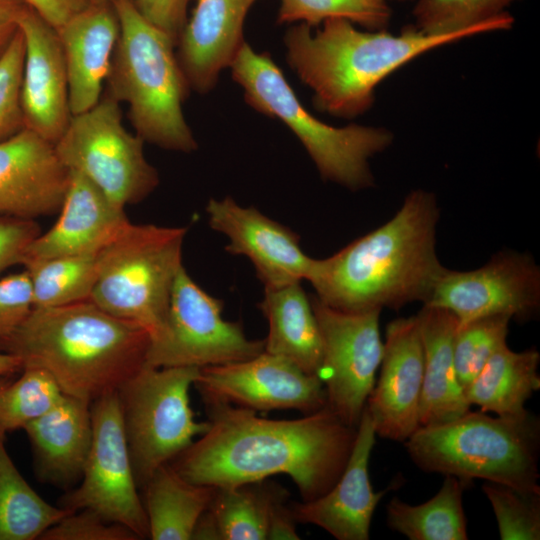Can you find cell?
<instances>
[{
	"instance_id": "6da1fadb",
	"label": "cell",
	"mask_w": 540,
	"mask_h": 540,
	"mask_svg": "<svg viewBox=\"0 0 540 540\" xmlns=\"http://www.w3.org/2000/svg\"><path fill=\"white\" fill-rule=\"evenodd\" d=\"M209 428L170 465L186 480L216 488L288 475L302 501L325 494L339 479L356 429L327 406L304 417L275 420L225 403L205 404Z\"/></svg>"
},
{
	"instance_id": "7a4b0ae2",
	"label": "cell",
	"mask_w": 540,
	"mask_h": 540,
	"mask_svg": "<svg viewBox=\"0 0 540 540\" xmlns=\"http://www.w3.org/2000/svg\"><path fill=\"white\" fill-rule=\"evenodd\" d=\"M439 217L435 196L413 190L385 224L328 258L313 259L306 280L321 302L341 311L424 304L446 269L436 253Z\"/></svg>"
},
{
	"instance_id": "3957f363",
	"label": "cell",
	"mask_w": 540,
	"mask_h": 540,
	"mask_svg": "<svg viewBox=\"0 0 540 540\" xmlns=\"http://www.w3.org/2000/svg\"><path fill=\"white\" fill-rule=\"evenodd\" d=\"M150 335L90 300L33 308L0 351L47 371L65 395L89 403L119 390L146 363Z\"/></svg>"
},
{
	"instance_id": "277c9868",
	"label": "cell",
	"mask_w": 540,
	"mask_h": 540,
	"mask_svg": "<svg viewBox=\"0 0 540 540\" xmlns=\"http://www.w3.org/2000/svg\"><path fill=\"white\" fill-rule=\"evenodd\" d=\"M472 32L425 34L414 26L398 35L386 30L361 31L342 18L325 20L315 32L299 23L284 36L286 60L313 91L318 111L352 119L367 112L375 89L391 73L414 58Z\"/></svg>"
},
{
	"instance_id": "5b68a950",
	"label": "cell",
	"mask_w": 540,
	"mask_h": 540,
	"mask_svg": "<svg viewBox=\"0 0 540 540\" xmlns=\"http://www.w3.org/2000/svg\"><path fill=\"white\" fill-rule=\"evenodd\" d=\"M113 5L120 34L105 94L128 105V118L144 142L171 151H195L198 145L183 113L190 88L175 41L146 20L131 0Z\"/></svg>"
},
{
	"instance_id": "8992f818",
	"label": "cell",
	"mask_w": 540,
	"mask_h": 540,
	"mask_svg": "<svg viewBox=\"0 0 540 540\" xmlns=\"http://www.w3.org/2000/svg\"><path fill=\"white\" fill-rule=\"evenodd\" d=\"M404 443L425 472L540 494V422L527 410L496 417L469 410L447 422L420 426Z\"/></svg>"
},
{
	"instance_id": "52a82bcc",
	"label": "cell",
	"mask_w": 540,
	"mask_h": 540,
	"mask_svg": "<svg viewBox=\"0 0 540 540\" xmlns=\"http://www.w3.org/2000/svg\"><path fill=\"white\" fill-rule=\"evenodd\" d=\"M230 68L233 80L244 91L246 103L283 122L304 146L324 180L350 190L374 185L369 159L392 144L390 130L358 124L334 127L322 122L300 103L271 55L255 51L246 41Z\"/></svg>"
},
{
	"instance_id": "ba28073f",
	"label": "cell",
	"mask_w": 540,
	"mask_h": 540,
	"mask_svg": "<svg viewBox=\"0 0 540 540\" xmlns=\"http://www.w3.org/2000/svg\"><path fill=\"white\" fill-rule=\"evenodd\" d=\"M186 227L132 224L98 253L89 300L107 313L142 326L155 338L166 323L171 291L182 265Z\"/></svg>"
},
{
	"instance_id": "9c48e42d",
	"label": "cell",
	"mask_w": 540,
	"mask_h": 540,
	"mask_svg": "<svg viewBox=\"0 0 540 540\" xmlns=\"http://www.w3.org/2000/svg\"><path fill=\"white\" fill-rule=\"evenodd\" d=\"M200 368L144 365L117 391L134 476L142 488L154 471L209 428L195 420L189 390Z\"/></svg>"
},
{
	"instance_id": "30bf717a",
	"label": "cell",
	"mask_w": 540,
	"mask_h": 540,
	"mask_svg": "<svg viewBox=\"0 0 540 540\" xmlns=\"http://www.w3.org/2000/svg\"><path fill=\"white\" fill-rule=\"evenodd\" d=\"M144 140L122 123L120 103L105 94L92 108L72 115L54 144L60 161L125 208L145 199L159 184L146 160Z\"/></svg>"
},
{
	"instance_id": "8fae6325",
	"label": "cell",
	"mask_w": 540,
	"mask_h": 540,
	"mask_svg": "<svg viewBox=\"0 0 540 540\" xmlns=\"http://www.w3.org/2000/svg\"><path fill=\"white\" fill-rule=\"evenodd\" d=\"M223 301L205 292L182 266L175 278L166 323L150 340L146 365L197 367L251 359L263 340L248 339L237 322L222 317Z\"/></svg>"
},
{
	"instance_id": "7c38bea8",
	"label": "cell",
	"mask_w": 540,
	"mask_h": 540,
	"mask_svg": "<svg viewBox=\"0 0 540 540\" xmlns=\"http://www.w3.org/2000/svg\"><path fill=\"white\" fill-rule=\"evenodd\" d=\"M93 437L77 488L60 500L71 512L89 509L121 524L139 539L149 536L148 521L134 476L118 394L91 403Z\"/></svg>"
},
{
	"instance_id": "4fadbf2b",
	"label": "cell",
	"mask_w": 540,
	"mask_h": 540,
	"mask_svg": "<svg viewBox=\"0 0 540 540\" xmlns=\"http://www.w3.org/2000/svg\"><path fill=\"white\" fill-rule=\"evenodd\" d=\"M309 297L322 340L319 376L324 380L326 406L343 423L357 428L382 360L381 310L341 311L315 295Z\"/></svg>"
},
{
	"instance_id": "5bb4252c",
	"label": "cell",
	"mask_w": 540,
	"mask_h": 540,
	"mask_svg": "<svg viewBox=\"0 0 540 540\" xmlns=\"http://www.w3.org/2000/svg\"><path fill=\"white\" fill-rule=\"evenodd\" d=\"M424 305L451 311L459 326L492 315L527 321L539 311L540 269L529 254L512 251L471 271L446 268Z\"/></svg>"
},
{
	"instance_id": "9a60e30c",
	"label": "cell",
	"mask_w": 540,
	"mask_h": 540,
	"mask_svg": "<svg viewBox=\"0 0 540 540\" xmlns=\"http://www.w3.org/2000/svg\"><path fill=\"white\" fill-rule=\"evenodd\" d=\"M193 385L205 404L225 403L256 412L310 414L327 405L319 375L265 351L248 360L202 367Z\"/></svg>"
},
{
	"instance_id": "2e32d148",
	"label": "cell",
	"mask_w": 540,
	"mask_h": 540,
	"mask_svg": "<svg viewBox=\"0 0 540 540\" xmlns=\"http://www.w3.org/2000/svg\"><path fill=\"white\" fill-rule=\"evenodd\" d=\"M379 367L365 409L376 435L405 442L420 427L424 350L417 315L387 325Z\"/></svg>"
},
{
	"instance_id": "e0dca14e",
	"label": "cell",
	"mask_w": 540,
	"mask_h": 540,
	"mask_svg": "<svg viewBox=\"0 0 540 540\" xmlns=\"http://www.w3.org/2000/svg\"><path fill=\"white\" fill-rule=\"evenodd\" d=\"M209 225L228 237L225 250L253 264L264 289H277L306 280L313 258L300 248V237L254 207H242L231 197L210 199Z\"/></svg>"
},
{
	"instance_id": "ac0fdd59",
	"label": "cell",
	"mask_w": 540,
	"mask_h": 540,
	"mask_svg": "<svg viewBox=\"0 0 540 540\" xmlns=\"http://www.w3.org/2000/svg\"><path fill=\"white\" fill-rule=\"evenodd\" d=\"M19 28L25 41L21 85L25 128L55 144L72 117L62 44L57 30L29 5Z\"/></svg>"
},
{
	"instance_id": "d6986e66",
	"label": "cell",
	"mask_w": 540,
	"mask_h": 540,
	"mask_svg": "<svg viewBox=\"0 0 540 540\" xmlns=\"http://www.w3.org/2000/svg\"><path fill=\"white\" fill-rule=\"evenodd\" d=\"M70 181L54 144L25 128L0 141V215L35 219L59 212Z\"/></svg>"
},
{
	"instance_id": "ffe728a7",
	"label": "cell",
	"mask_w": 540,
	"mask_h": 540,
	"mask_svg": "<svg viewBox=\"0 0 540 540\" xmlns=\"http://www.w3.org/2000/svg\"><path fill=\"white\" fill-rule=\"evenodd\" d=\"M376 432L364 408L356 429L352 451L336 483L322 496L290 504L297 523L313 524L338 540H368L374 511L391 490L374 492L369 460Z\"/></svg>"
},
{
	"instance_id": "44dd1931",
	"label": "cell",
	"mask_w": 540,
	"mask_h": 540,
	"mask_svg": "<svg viewBox=\"0 0 540 540\" xmlns=\"http://www.w3.org/2000/svg\"><path fill=\"white\" fill-rule=\"evenodd\" d=\"M258 0H196L178 37L176 55L190 90L210 92L245 42L243 27Z\"/></svg>"
},
{
	"instance_id": "7402d4cb",
	"label": "cell",
	"mask_w": 540,
	"mask_h": 540,
	"mask_svg": "<svg viewBox=\"0 0 540 540\" xmlns=\"http://www.w3.org/2000/svg\"><path fill=\"white\" fill-rule=\"evenodd\" d=\"M59 212L56 223L29 244L22 261L98 253L130 222L124 207L75 171H70Z\"/></svg>"
},
{
	"instance_id": "603a6c76",
	"label": "cell",
	"mask_w": 540,
	"mask_h": 540,
	"mask_svg": "<svg viewBox=\"0 0 540 540\" xmlns=\"http://www.w3.org/2000/svg\"><path fill=\"white\" fill-rule=\"evenodd\" d=\"M57 32L66 63L70 110L76 115L102 97L120 23L113 4L90 2Z\"/></svg>"
},
{
	"instance_id": "cb8c5ba5",
	"label": "cell",
	"mask_w": 540,
	"mask_h": 540,
	"mask_svg": "<svg viewBox=\"0 0 540 540\" xmlns=\"http://www.w3.org/2000/svg\"><path fill=\"white\" fill-rule=\"evenodd\" d=\"M23 429L41 481L64 488L80 481L93 437L91 403L65 395Z\"/></svg>"
},
{
	"instance_id": "d4e9b609",
	"label": "cell",
	"mask_w": 540,
	"mask_h": 540,
	"mask_svg": "<svg viewBox=\"0 0 540 540\" xmlns=\"http://www.w3.org/2000/svg\"><path fill=\"white\" fill-rule=\"evenodd\" d=\"M424 350L420 426L453 420L470 410L454 364V338L459 326L449 310L423 305L417 314Z\"/></svg>"
},
{
	"instance_id": "484cf974",
	"label": "cell",
	"mask_w": 540,
	"mask_h": 540,
	"mask_svg": "<svg viewBox=\"0 0 540 540\" xmlns=\"http://www.w3.org/2000/svg\"><path fill=\"white\" fill-rule=\"evenodd\" d=\"M258 307L268 323L264 351L289 360L308 374L319 375L321 334L301 282L265 289Z\"/></svg>"
},
{
	"instance_id": "4316f807",
	"label": "cell",
	"mask_w": 540,
	"mask_h": 540,
	"mask_svg": "<svg viewBox=\"0 0 540 540\" xmlns=\"http://www.w3.org/2000/svg\"><path fill=\"white\" fill-rule=\"evenodd\" d=\"M142 489L148 537L153 540L191 539L216 491V487L186 480L170 463L158 467Z\"/></svg>"
},
{
	"instance_id": "83f0119b",
	"label": "cell",
	"mask_w": 540,
	"mask_h": 540,
	"mask_svg": "<svg viewBox=\"0 0 540 540\" xmlns=\"http://www.w3.org/2000/svg\"><path fill=\"white\" fill-rule=\"evenodd\" d=\"M539 362L536 349L515 352L503 345L464 390L468 403L499 416L523 413L525 402L540 388Z\"/></svg>"
},
{
	"instance_id": "f1b7e54d",
	"label": "cell",
	"mask_w": 540,
	"mask_h": 540,
	"mask_svg": "<svg viewBox=\"0 0 540 540\" xmlns=\"http://www.w3.org/2000/svg\"><path fill=\"white\" fill-rule=\"evenodd\" d=\"M470 485L447 475L439 491L422 504L410 505L394 497L386 506L387 524L410 540H466L463 492Z\"/></svg>"
},
{
	"instance_id": "f546056e",
	"label": "cell",
	"mask_w": 540,
	"mask_h": 540,
	"mask_svg": "<svg viewBox=\"0 0 540 540\" xmlns=\"http://www.w3.org/2000/svg\"><path fill=\"white\" fill-rule=\"evenodd\" d=\"M287 498V490L265 480L216 488L206 512L219 540H264L275 506Z\"/></svg>"
},
{
	"instance_id": "4dcf8cb0",
	"label": "cell",
	"mask_w": 540,
	"mask_h": 540,
	"mask_svg": "<svg viewBox=\"0 0 540 540\" xmlns=\"http://www.w3.org/2000/svg\"><path fill=\"white\" fill-rule=\"evenodd\" d=\"M0 433V540H34L71 511L45 501L20 474Z\"/></svg>"
},
{
	"instance_id": "1f68e13d",
	"label": "cell",
	"mask_w": 540,
	"mask_h": 540,
	"mask_svg": "<svg viewBox=\"0 0 540 540\" xmlns=\"http://www.w3.org/2000/svg\"><path fill=\"white\" fill-rule=\"evenodd\" d=\"M98 253L22 261L31 282L33 307L53 308L89 300Z\"/></svg>"
},
{
	"instance_id": "d6a6232c",
	"label": "cell",
	"mask_w": 540,
	"mask_h": 540,
	"mask_svg": "<svg viewBox=\"0 0 540 540\" xmlns=\"http://www.w3.org/2000/svg\"><path fill=\"white\" fill-rule=\"evenodd\" d=\"M517 0H417L414 27L429 35L509 30L514 17L505 9Z\"/></svg>"
},
{
	"instance_id": "836d02e7",
	"label": "cell",
	"mask_w": 540,
	"mask_h": 540,
	"mask_svg": "<svg viewBox=\"0 0 540 540\" xmlns=\"http://www.w3.org/2000/svg\"><path fill=\"white\" fill-rule=\"evenodd\" d=\"M0 394V433L24 428L65 396L54 378L38 367H24Z\"/></svg>"
},
{
	"instance_id": "e575fe53",
	"label": "cell",
	"mask_w": 540,
	"mask_h": 540,
	"mask_svg": "<svg viewBox=\"0 0 540 540\" xmlns=\"http://www.w3.org/2000/svg\"><path fill=\"white\" fill-rule=\"evenodd\" d=\"M277 23L318 26L332 18L346 19L372 31L384 29L391 10L384 0H279Z\"/></svg>"
},
{
	"instance_id": "d590c367",
	"label": "cell",
	"mask_w": 540,
	"mask_h": 540,
	"mask_svg": "<svg viewBox=\"0 0 540 540\" xmlns=\"http://www.w3.org/2000/svg\"><path fill=\"white\" fill-rule=\"evenodd\" d=\"M510 320L507 315H492L458 326L453 346L454 364L464 390L491 356L506 344Z\"/></svg>"
},
{
	"instance_id": "8d00e7d4",
	"label": "cell",
	"mask_w": 540,
	"mask_h": 540,
	"mask_svg": "<svg viewBox=\"0 0 540 540\" xmlns=\"http://www.w3.org/2000/svg\"><path fill=\"white\" fill-rule=\"evenodd\" d=\"M483 492L491 503L502 540L540 539V494L487 482Z\"/></svg>"
},
{
	"instance_id": "74e56055",
	"label": "cell",
	"mask_w": 540,
	"mask_h": 540,
	"mask_svg": "<svg viewBox=\"0 0 540 540\" xmlns=\"http://www.w3.org/2000/svg\"><path fill=\"white\" fill-rule=\"evenodd\" d=\"M25 41L19 31L0 58V141L25 129L21 85Z\"/></svg>"
},
{
	"instance_id": "f35d334b",
	"label": "cell",
	"mask_w": 540,
	"mask_h": 540,
	"mask_svg": "<svg viewBox=\"0 0 540 540\" xmlns=\"http://www.w3.org/2000/svg\"><path fill=\"white\" fill-rule=\"evenodd\" d=\"M42 540H137L139 537L127 527L110 522L98 513L81 509L70 512L50 527Z\"/></svg>"
},
{
	"instance_id": "ab89813d",
	"label": "cell",
	"mask_w": 540,
	"mask_h": 540,
	"mask_svg": "<svg viewBox=\"0 0 540 540\" xmlns=\"http://www.w3.org/2000/svg\"><path fill=\"white\" fill-rule=\"evenodd\" d=\"M33 308L31 282L25 270L0 279V343L23 324Z\"/></svg>"
},
{
	"instance_id": "60d3db41",
	"label": "cell",
	"mask_w": 540,
	"mask_h": 540,
	"mask_svg": "<svg viewBox=\"0 0 540 540\" xmlns=\"http://www.w3.org/2000/svg\"><path fill=\"white\" fill-rule=\"evenodd\" d=\"M40 233L35 219L0 215V273L21 264L27 247Z\"/></svg>"
},
{
	"instance_id": "b9f144b4",
	"label": "cell",
	"mask_w": 540,
	"mask_h": 540,
	"mask_svg": "<svg viewBox=\"0 0 540 540\" xmlns=\"http://www.w3.org/2000/svg\"><path fill=\"white\" fill-rule=\"evenodd\" d=\"M139 13L177 43L192 0H131Z\"/></svg>"
},
{
	"instance_id": "7bdbcfd3",
	"label": "cell",
	"mask_w": 540,
	"mask_h": 540,
	"mask_svg": "<svg viewBox=\"0 0 540 540\" xmlns=\"http://www.w3.org/2000/svg\"><path fill=\"white\" fill-rule=\"evenodd\" d=\"M44 20L59 30L90 3L88 0H25Z\"/></svg>"
},
{
	"instance_id": "ee69618b",
	"label": "cell",
	"mask_w": 540,
	"mask_h": 540,
	"mask_svg": "<svg viewBox=\"0 0 540 540\" xmlns=\"http://www.w3.org/2000/svg\"><path fill=\"white\" fill-rule=\"evenodd\" d=\"M27 6L25 0H0V58L19 31V20Z\"/></svg>"
},
{
	"instance_id": "f6af8a7d",
	"label": "cell",
	"mask_w": 540,
	"mask_h": 540,
	"mask_svg": "<svg viewBox=\"0 0 540 540\" xmlns=\"http://www.w3.org/2000/svg\"><path fill=\"white\" fill-rule=\"evenodd\" d=\"M296 524L297 522L293 516L290 504H287V500L279 502L271 514L267 539H300L296 531Z\"/></svg>"
},
{
	"instance_id": "bcb514c9",
	"label": "cell",
	"mask_w": 540,
	"mask_h": 540,
	"mask_svg": "<svg viewBox=\"0 0 540 540\" xmlns=\"http://www.w3.org/2000/svg\"><path fill=\"white\" fill-rule=\"evenodd\" d=\"M21 370L22 363L16 356L0 351V377L12 376Z\"/></svg>"
},
{
	"instance_id": "7dc6e473",
	"label": "cell",
	"mask_w": 540,
	"mask_h": 540,
	"mask_svg": "<svg viewBox=\"0 0 540 540\" xmlns=\"http://www.w3.org/2000/svg\"><path fill=\"white\" fill-rule=\"evenodd\" d=\"M12 381L11 376H1L0 377V394L3 392V390L8 386V384Z\"/></svg>"
},
{
	"instance_id": "c3c4849f",
	"label": "cell",
	"mask_w": 540,
	"mask_h": 540,
	"mask_svg": "<svg viewBox=\"0 0 540 540\" xmlns=\"http://www.w3.org/2000/svg\"><path fill=\"white\" fill-rule=\"evenodd\" d=\"M88 1H90V2H106V3L114 4L118 0H88Z\"/></svg>"
},
{
	"instance_id": "681fc988",
	"label": "cell",
	"mask_w": 540,
	"mask_h": 540,
	"mask_svg": "<svg viewBox=\"0 0 540 540\" xmlns=\"http://www.w3.org/2000/svg\"><path fill=\"white\" fill-rule=\"evenodd\" d=\"M384 1H386V2H387V1H389V0H384ZM394 1H405V0H394Z\"/></svg>"
}]
</instances>
